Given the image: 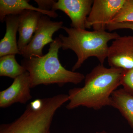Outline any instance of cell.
Returning a JSON list of instances; mask_svg holds the SVG:
<instances>
[{"instance_id":"cell-1","label":"cell","mask_w":133,"mask_h":133,"mask_svg":"<svg viewBox=\"0 0 133 133\" xmlns=\"http://www.w3.org/2000/svg\"><path fill=\"white\" fill-rule=\"evenodd\" d=\"M123 70L107 68L101 64L95 66L85 76L84 86L69 91L66 109L71 110L82 106L97 110L110 106L112 94L121 85Z\"/></svg>"},{"instance_id":"cell-2","label":"cell","mask_w":133,"mask_h":133,"mask_svg":"<svg viewBox=\"0 0 133 133\" xmlns=\"http://www.w3.org/2000/svg\"><path fill=\"white\" fill-rule=\"evenodd\" d=\"M62 47L61 39L56 37L50 44L47 54L22 60L21 65L29 74L31 88L40 85L56 84L59 87L69 83L77 85L85 79L84 74L69 70L61 64L58 53Z\"/></svg>"},{"instance_id":"cell-3","label":"cell","mask_w":133,"mask_h":133,"mask_svg":"<svg viewBox=\"0 0 133 133\" xmlns=\"http://www.w3.org/2000/svg\"><path fill=\"white\" fill-rule=\"evenodd\" d=\"M69 101V95L64 94L35 100L16 119L1 124L0 133H51L55 114Z\"/></svg>"},{"instance_id":"cell-4","label":"cell","mask_w":133,"mask_h":133,"mask_svg":"<svg viewBox=\"0 0 133 133\" xmlns=\"http://www.w3.org/2000/svg\"><path fill=\"white\" fill-rule=\"evenodd\" d=\"M68 34L67 36L60 34L58 37L62 42L63 50H70L77 57L72 69L75 71L80 68L89 58H97L103 65L107 58L108 42L120 36L118 33L105 31H90L86 29L70 28L63 26L62 28Z\"/></svg>"},{"instance_id":"cell-5","label":"cell","mask_w":133,"mask_h":133,"mask_svg":"<svg viewBox=\"0 0 133 133\" xmlns=\"http://www.w3.org/2000/svg\"><path fill=\"white\" fill-rule=\"evenodd\" d=\"M63 24V22L53 21L48 16L43 15L30 42L20 50L21 55L26 58L43 56L44 46L54 41L53 35L62 28Z\"/></svg>"},{"instance_id":"cell-6","label":"cell","mask_w":133,"mask_h":133,"mask_svg":"<svg viewBox=\"0 0 133 133\" xmlns=\"http://www.w3.org/2000/svg\"><path fill=\"white\" fill-rule=\"evenodd\" d=\"M126 0H94L87 19L86 29L105 31L108 24L114 18Z\"/></svg>"},{"instance_id":"cell-7","label":"cell","mask_w":133,"mask_h":133,"mask_svg":"<svg viewBox=\"0 0 133 133\" xmlns=\"http://www.w3.org/2000/svg\"><path fill=\"white\" fill-rule=\"evenodd\" d=\"M107 59L110 67L133 69V36H120L109 46Z\"/></svg>"},{"instance_id":"cell-8","label":"cell","mask_w":133,"mask_h":133,"mask_svg":"<svg viewBox=\"0 0 133 133\" xmlns=\"http://www.w3.org/2000/svg\"><path fill=\"white\" fill-rule=\"evenodd\" d=\"M93 2L92 0H58L51 10H60L66 14L71 20V28L85 29L87 19Z\"/></svg>"},{"instance_id":"cell-9","label":"cell","mask_w":133,"mask_h":133,"mask_svg":"<svg viewBox=\"0 0 133 133\" xmlns=\"http://www.w3.org/2000/svg\"><path fill=\"white\" fill-rule=\"evenodd\" d=\"M29 74L25 72L14 79L7 88L0 92V107L5 108L13 104H25L32 98Z\"/></svg>"},{"instance_id":"cell-10","label":"cell","mask_w":133,"mask_h":133,"mask_svg":"<svg viewBox=\"0 0 133 133\" xmlns=\"http://www.w3.org/2000/svg\"><path fill=\"white\" fill-rule=\"evenodd\" d=\"M43 15L36 11L25 10L19 15V37L17 43L19 50L30 42Z\"/></svg>"},{"instance_id":"cell-11","label":"cell","mask_w":133,"mask_h":133,"mask_svg":"<svg viewBox=\"0 0 133 133\" xmlns=\"http://www.w3.org/2000/svg\"><path fill=\"white\" fill-rule=\"evenodd\" d=\"M5 21L6 32L0 42V57L9 55H21L16 39L19 29V15L7 16Z\"/></svg>"},{"instance_id":"cell-12","label":"cell","mask_w":133,"mask_h":133,"mask_svg":"<svg viewBox=\"0 0 133 133\" xmlns=\"http://www.w3.org/2000/svg\"><path fill=\"white\" fill-rule=\"evenodd\" d=\"M28 0H1L0 1V21H5L7 16L19 15L25 10H31L40 12L49 17L55 18L58 17L56 11L53 10L44 11L33 6L29 3Z\"/></svg>"},{"instance_id":"cell-13","label":"cell","mask_w":133,"mask_h":133,"mask_svg":"<svg viewBox=\"0 0 133 133\" xmlns=\"http://www.w3.org/2000/svg\"><path fill=\"white\" fill-rule=\"evenodd\" d=\"M110 106L118 110L130 125L133 133V96L122 88L117 89L111 96Z\"/></svg>"},{"instance_id":"cell-14","label":"cell","mask_w":133,"mask_h":133,"mask_svg":"<svg viewBox=\"0 0 133 133\" xmlns=\"http://www.w3.org/2000/svg\"><path fill=\"white\" fill-rule=\"evenodd\" d=\"M15 56L9 55L0 57V76L14 79L26 71L24 67L17 63Z\"/></svg>"},{"instance_id":"cell-15","label":"cell","mask_w":133,"mask_h":133,"mask_svg":"<svg viewBox=\"0 0 133 133\" xmlns=\"http://www.w3.org/2000/svg\"><path fill=\"white\" fill-rule=\"evenodd\" d=\"M125 22H133V0H126L123 6L110 23Z\"/></svg>"},{"instance_id":"cell-16","label":"cell","mask_w":133,"mask_h":133,"mask_svg":"<svg viewBox=\"0 0 133 133\" xmlns=\"http://www.w3.org/2000/svg\"><path fill=\"white\" fill-rule=\"evenodd\" d=\"M121 85L124 90L133 96V69L123 70Z\"/></svg>"},{"instance_id":"cell-17","label":"cell","mask_w":133,"mask_h":133,"mask_svg":"<svg viewBox=\"0 0 133 133\" xmlns=\"http://www.w3.org/2000/svg\"><path fill=\"white\" fill-rule=\"evenodd\" d=\"M121 29H128L133 31V22H125L113 23H110L108 24L106 30L109 31H114Z\"/></svg>"},{"instance_id":"cell-18","label":"cell","mask_w":133,"mask_h":133,"mask_svg":"<svg viewBox=\"0 0 133 133\" xmlns=\"http://www.w3.org/2000/svg\"><path fill=\"white\" fill-rule=\"evenodd\" d=\"M37 5L38 8L44 11L51 10L55 3L57 1L54 0H35Z\"/></svg>"},{"instance_id":"cell-19","label":"cell","mask_w":133,"mask_h":133,"mask_svg":"<svg viewBox=\"0 0 133 133\" xmlns=\"http://www.w3.org/2000/svg\"><path fill=\"white\" fill-rule=\"evenodd\" d=\"M95 133H107V132H105V131H101V132H96Z\"/></svg>"}]
</instances>
